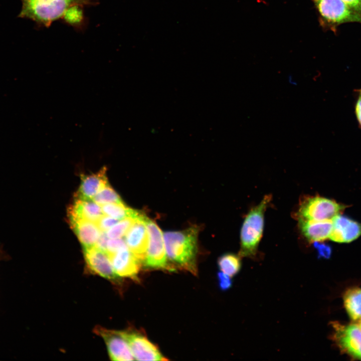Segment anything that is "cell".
Wrapping results in <instances>:
<instances>
[{
    "mask_svg": "<svg viewBox=\"0 0 361 361\" xmlns=\"http://www.w3.org/2000/svg\"><path fill=\"white\" fill-rule=\"evenodd\" d=\"M198 229L192 227L163 234L167 257L173 264L194 274L197 273L196 255Z\"/></svg>",
    "mask_w": 361,
    "mask_h": 361,
    "instance_id": "obj_1",
    "label": "cell"
},
{
    "mask_svg": "<svg viewBox=\"0 0 361 361\" xmlns=\"http://www.w3.org/2000/svg\"><path fill=\"white\" fill-rule=\"evenodd\" d=\"M18 17L31 20L39 26L49 28L55 21L63 19L68 10L76 6L95 4V0H21Z\"/></svg>",
    "mask_w": 361,
    "mask_h": 361,
    "instance_id": "obj_2",
    "label": "cell"
},
{
    "mask_svg": "<svg viewBox=\"0 0 361 361\" xmlns=\"http://www.w3.org/2000/svg\"><path fill=\"white\" fill-rule=\"evenodd\" d=\"M270 195H266L260 203L252 208L246 216L241 230V257L253 258L257 253L262 236L264 213L271 200Z\"/></svg>",
    "mask_w": 361,
    "mask_h": 361,
    "instance_id": "obj_3",
    "label": "cell"
},
{
    "mask_svg": "<svg viewBox=\"0 0 361 361\" xmlns=\"http://www.w3.org/2000/svg\"><path fill=\"white\" fill-rule=\"evenodd\" d=\"M346 207L348 206L322 197H309L300 203L297 216L298 219L306 220H332Z\"/></svg>",
    "mask_w": 361,
    "mask_h": 361,
    "instance_id": "obj_4",
    "label": "cell"
},
{
    "mask_svg": "<svg viewBox=\"0 0 361 361\" xmlns=\"http://www.w3.org/2000/svg\"><path fill=\"white\" fill-rule=\"evenodd\" d=\"M324 23L332 28L348 22L361 23V15L342 0H313Z\"/></svg>",
    "mask_w": 361,
    "mask_h": 361,
    "instance_id": "obj_5",
    "label": "cell"
},
{
    "mask_svg": "<svg viewBox=\"0 0 361 361\" xmlns=\"http://www.w3.org/2000/svg\"><path fill=\"white\" fill-rule=\"evenodd\" d=\"M148 243L145 266L150 269L173 270L167 262L163 235L156 224L146 217L145 219Z\"/></svg>",
    "mask_w": 361,
    "mask_h": 361,
    "instance_id": "obj_6",
    "label": "cell"
},
{
    "mask_svg": "<svg viewBox=\"0 0 361 361\" xmlns=\"http://www.w3.org/2000/svg\"><path fill=\"white\" fill-rule=\"evenodd\" d=\"M94 331L104 339L111 360L124 361L135 359L123 331L96 326Z\"/></svg>",
    "mask_w": 361,
    "mask_h": 361,
    "instance_id": "obj_7",
    "label": "cell"
},
{
    "mask_svg": "<svg viewBox=\"0 0 361 361\" xmlns=\"http://www.w3.org/2000/svg\"><path fill=\"white\" fill-rule=\"evenodd\" d=\"M333 338L340 349L361 359V329L355 324L341 325L333 322Z\"/></svg>",
    "mask_w": 361,
    "mask_h": 361,
    "instance_id": "obj_8",
    "label": "cell"
},
{
    "mask_svg": "<svg viewBox=\"0 0 361 361\" xmlns=\"http://www.w3.org/2000/svg\"><path fill=\"white\" fill-rule=\"evenodd\" d=\"M145 216L141 214L124 235V241L133 255L140 262L145 261L148 243Z\"/></svg>",
    "mask_w": 361,
    "mask_h": 361,
    "instance_id": "obj_9",
    "label": "cell"
},
{
    "mask_svg": "<svg viewBox=\"0 0 361 361\" xmlns=\"http://www.w3.org/2000/svg\"><path fill=\"white\" fill-rule=\"evenodd\" d=\"M135 359L138 360H167L158 348L147 338L136 332L123 331Z\"/></svg>",
    "mask_w": 361,
    "mask_h": 361,
    "instance_id": "obj_10",
    "label": "cell"
},
{
    "mask_svg": "<svg viewBox=\"0 0 361 361\" xmlns=\"http://www.w3.org/2000/svg\"><path fill=\"white\" fill-rule=\"evenodd\" d=\"M84 259L92 272L111 281H117L115 273L108 254L95 246L83 248Z\"/></svg>",
    "mask_w": 361,
    "mask_h": 361,
    "instance_id": "obj_11",
    "label": "cell"
},
{
    "mask_svg": "<svg viewBox=\"0 0 361 361\" xmlns=\"http://www.w3.org/2000/svg\"><path fill=\"white\" fill-rule=\"evenodd\" d=\"M108 255L114 271L118 277L136 279L141 263L133 255L127 246Z\"/></svg>",
    "mask_w": 361,
    "mask_h": 361,
    "instance_id": "obj_12",
    "label": "cell"
},
{
    "mask_svg": "<svg viewBox=\"0 0 361 361\" xmlns=\"http://www.w3.org/2000/svg\"><path fill=\"white\" fill-rule=\"evenodd\" d=\"M329 239L338 243H349L361 235V223L339 214L332 220Z\"/></svg>",
    "mask_w": 361,
    "mask_h": 361,
    "instance_id": "obj_13",
    "label": "cell"
},
{
    "mask_svg": "<svg viewBox=\"0 0 361 361\" xmlns=\"http://www.w3.org/2000/svg\"><path fill=\"white\" fill-rule=\"evenodd\" d=\"M108 184L106 168L105 166L97 172L82 174L80 186L75 198L92 200L94 196Z\"/></svg>",
    "mask_w": 361,
    "mask_h": 361,
    "instance_id": "obj_14",
    "label": "cell"
},
{
    "mask_svg": "<svg viewBox=\"0 0 361 361\" xmlns=\"http://www.w3.org/2000/svg\"><path fill=\"white\" fill-rule=\"evenodd\" d=\"M69 218L72 229L83 248L95 246L101 232L97 223L82 219Z\"/></svg>",
    "mask_w": 361,
    "mask_h": 361,
    "instance_id": "obj_15",
    "label": "cell"
},
{
    "mask_svg": "<svg viewBox=\"0 0 361 361\" xmlns=\"http://www.w3.org/2000/svg\"><path fill=\"white\" fill-rule=\"evenodd\" d=\"M298 220L302 234L309 242H322L329 238L333 227L332 220Z\"/></svg>",
    "mask_w": 361,
    "mask_h": 361,
    "instance_id": "obj_16",
    "label": "cell"
},
{
    "mask_svg": "<svg viewBox=\"0 0 361 361\" xmlns=\"http://www.w3.org/2000/svg\"><path fill=\"white\" fill-rule=\"evenodd\" d=\"M103 215L100 205L92 200L75 198L68 209L69 217L84 219L96 223Z\"/></svg>",
    "mask_w": 361,
    "mask_h": 361,
    "instance_id": "obj_17",
    "label": "cell"
},
{
    "mask_svg": "<svg viewBox=\"0 0 361 361\" xmlns=\"http://www.w3.org/2000/svg\"><path fill=\"white\" fill-rule=\"evenodd\" d=\"M343 301L350 317L354 320L361 319V288L348 289L344 295Z\"/></svg>",
    "mask_w": 361,
    "mask_h": 361,
    "instance_id": "obj_18",
    "label": "cell"
},
{
    "mask_svg": "<svg viewBox=\"0 0 361 361\" xmlns=\"http://www.w3.org/2000/svg\"><path fill=\"white\" fill-rule=\"evenodd\" d=\"M104 215L109 216L118 220L128 217H138L141 213L136 210L125 206L123 203H109L101 205Z\"/></svg>",
    "mask_w": 361,
    "mask_h": 361,
    "instance_id": "obj_19",
    "label": "cell"
},
{
    "mask_svg": "<svg viewBox=\"0 0 361 361\" xmlns=\"http://www.w3.org/2000/svg\"><path fill=\"white\" fill-rule=\"evenodd\" d=\"M239 255L227 253L221 256L218 261L221 271L231 277L236 275L241 268V260Z\"/></svg>",
    "mask_w": 361,
    "mask_h": 361,
    "instance_id": "obj_20",
    "label": "cell"
},
{
    "mask_svg": "<svg viewBox=\"0 0 361 361\" xmlns=\"http://www.w3.org/2000/svg\"><path fill=\"white\" fill-rule=\"evenodd\" d=\"M92 200L100 206L109 203H123L119 195L108 184L94 196Z\"/></svg>",
    "mask_w": 361,
    "mask_h": 361,
    "instance_id": "obj_21",
    "label": "cell"
},
{
    "mask_svg": "<svg viewBox=\"0 0 361 361\" xmlns=\"http://www.w3.org/2000/svg\"><path fill=\"white\" fill-rule=\"evenodd\" d=\"M138 217H128L119 220L106 232L108 237L110 239H114L122 238L124 236Z\"/></svg>",
    "mask_w": 361,
    "mask_h": 361,
    "instance_id": "obj_22",
    "label": "cell"
},
{
    "mask_svg": "<svg viewBox=\"0 0 361 361\" xmlns=\"http://www.w3.org/2000/svg\"><path fill=\"white\" fill-rule=\"evenodd\" d=\"M83 8L80 6H76L70 8L65 14L63 20L70 25L79 26L84 20Z\"/></svg>",
    "mask_w": 361,
    "mask_h": 361,
    "instance_id": "obj_23",
    "label": "cell"
},
{
    "mask_svg": "<svg viewBox=\"0 0 361 361\" xmlns=\"http://www.w3.org/2000/svg\"><path fill=\"white\" fill-rule=\"evenodd\" d=\"M126 246H127V245L124 240L121 238H109L107 243L106 252L108 254H110Z\"/></svg>",
    "mask_w": 361,
    "mask_h": 361,
    "instance_id": "obj_24",
    "label": "cell"
},
{
    "mask_svg": "<svg viewBox=\"0 0 361 361\" xmlns=\"http://www.w3.org/2000/svg\"><path fill=\"white\" fill-rule=\"evenodd\" d=\"M313 246L316 250L318 258L329 259L330 257L332 249L328 245L316 241L313 242Z\"/></svg>",
    "mask_w": 361,
    "mask_h": 361,
    "instance_id": "obj_25",
    "label": "cell"
},
{
    "mask_svg": "<svg viewBox=\"0 0 361 361\" xmlns=\"http://www.w3.org/2000/svg\"><path fill=\"white\" fill-rule=\"evenodd\" d=\"M119 221L116 219L103 214L96 223L101 231L106 232Z\"/></svg>",
    "mask_w": 361,
    "mask_h": 361,
    "instance_id": "obj_26",
    "label": "cell"
},
{
    "mask_svg": "<svg viewBox=\"0 0 361 361\" xmlns=\"http://www.w3.org/2000/svg\"><path fill=\"white\" fill-rule=\"evenodd\" d=\"M218 284L220 288L223 291L230 289L232 285L231 277L221 271L217 275Z\"/></svg>",
    "mask_w": 361,
    "mask_h": 361,
    "instance_id": "obj_27",
    "label": "cell"
},
{
    "mask_svg": "<svg viewBox=\"0 0 361 361\" xmlns=\"http://www.w3.org/2000/svg\"><path fill=\"white\" fill-rule=\"evenodd\" d=\"M108 239L109 238L107 235L106 232L101 231L95 246L106 252V245Z\"/></svg>",
    "mask_w": 361,
    "mask_h": 361,
    "instance_id": "obj_28",
    "label": "cell"
},
{
    "mask_svg": "<svg viewBox=\"0 0 361 361\" xmlns=\"http://www.w3.org/2000/svg\"><path fill=\"white\" fill-rule=\"evenodd\" d=\"M357 92L358 97L355 104V113L358 124L361 128V93Z\"/></svg>",
    "mask_w": 361,
    "mask_h": 361,
    "instance_id": "obj_29",
    "label": "cell"
},
{
    "mask_svg": "<svg viewBox=\"0 0 361 361\" xmlns=\"http://www.w3.org/2000/svg\"><path fill=\"white\" fill-rule=\"evenodd\" d=\"M352 9L361 15V0H342Z\"/></svg>",
    "mask_w": 361,
    "mask_h": 361,
    "instance_id": "obj_30",
    "label": "cell"
},
{
    "mask_svg": "<svg viewBox=\"0 0 361 361\" xmlns=\"http://www.w3.org/2000/svg\"><path fill=\"white\" fill-rule=\"evenodd\" d=\"M356 91L358 92H359V93H361V88L359 89L356 90Z\"/></svg>",
    "mask_w": 361,
    "mask_h": 361,
    "instance_id": "obj_31",
    "label": "cell"
},
{
    "mask_svg": "<svg viewBox=\"0 0 361 361\" xmlns=\"http://www.w3.org/2000/svg\"><path fill=\"white\" fill-rule=\"evenodd\" d=\"M359 327L361 329V320L360 321V322H359Z\"/></svg>",
    "mask_w": 361,
    "mask_h": 361,
    "instance_id": "obj_32",
    "label": "cell"
}]
</instances>
